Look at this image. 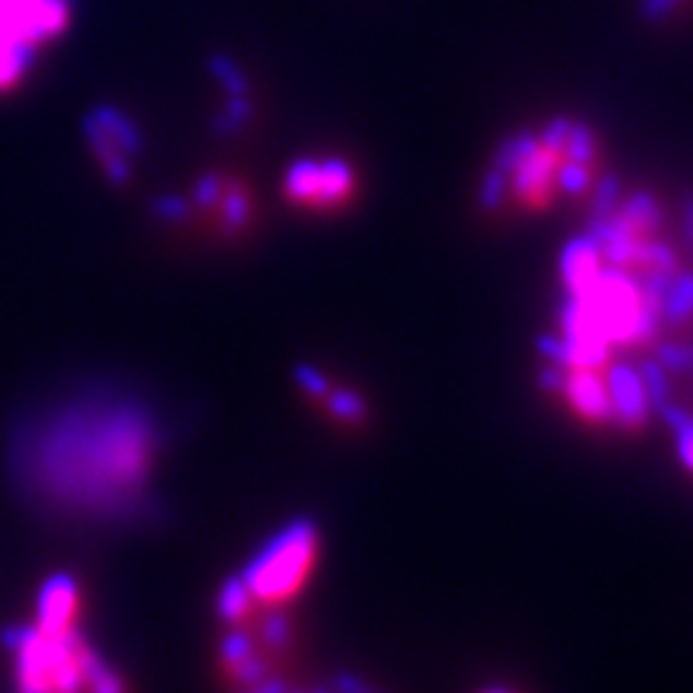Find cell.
Here are the masks:
<instances>
[{
    "label": "cell",
    "mask_w": 693,
    "mask_h": 693,
    "mask_svg": "<svg viewBox=\"0 0 693 693\" xmlns=\"http://www.w3.org/2000/svg\"><path fill=\"white\" fill-rule=\"evenodd\" d=\"M601 267H604V258H601L596 240L587 232L573 237L561 251V263H557L566 295H578L580 290H587L592 278L601 272Z\"/></svg>",
    "instance_id": "cell-10"
},
{
    "label": "cell",
    "mask_w": 693,
    "mask_h": 693,
    "mask_svg": "<svg viewBox=\"0 0 693 693\" xmlns=\"http://www.w3.org/2000/svg\"><path fill=\"white\" fill-rule=\"evenodd\" d=\"M324 408L330 413L332 420L341 422V425H364L367 416H371V404L359 390L353 387H332L330 394L324 396Z\"/></svg>",
    "instance_id": "cell-12"
},
{
    "label": "cell",
    "mask_w": 693,
    "mask_h": 693,
    "mask_svg": "<svg viewBox=\"0 0 693 693\" xmlns=\"http://www.w3.org/2000/svg\"><path fill=\"white\" fill-rule=\"evenodd\" d=\"M70 0H0V96L24 84L38 56L67 33Z\"/></svg>",
    "instance_id": "cell-3"
},
{
    "label": "cell",
    "mask_w": 693,
    "mask_h": 693,
    "mask_svg": "<svg viewBox=\"0 0 693 693\" xmlns=\"http://www.w3.org/2000/svg\"><path fill=\"white\" fill-rule=\"evenodd\" d=\"M93 154L116 186L130 179V160L139 154V128L119 110H98L87 125Z\"/></svg>",
    "instance_id": "cell-6"
},
{
    "label": "cell",
    "mask_w": 693,
    "mask_h": 693,
    "mask_svg": "<svg viewBox=\"0 0 693 693\" xmlns=\"http://www.w3.org/2000/svg\"><path fill=\"white\" fill-rule=\"evenodd\" d=\"M485 693H508V691H501V688H492V691H485Z\"/></svg>",
    "instance_id": "cell-28"
},
{
    "label": "cell",
    "mask_w": 693,
    "mask_h": 693,
    "mask_svg": "<svg viewBox=\"0 0 693 693\" xmlns=\"http://www.w3.org/2000/svg\"><path fill=\"white\" fill-rule=\"evenodd\" d=\"M243 693H290L283 679H260L258 685H249Z\"/></svg>",
    "instance_id": "cell-26"
},
{
    "label": "cell",
    "mask_w": 693,
    "mask_h": 693,
    "mask_svg": "<svg viewBox=\"0 0 693 693\" xmlns=\"http://www.w3.org/2000/svg\"><path fill=\"white\" fill-rule=\"evenodd\" d=\"M668 371H661V364L650 362L645 364V371H642V381H645V390H647V402L661 408V404L668 402Z\"/></svg>",
    "instance_id": "cell-21"
},
{
    "label": "cell",
    "mask_w": 693,
    "mask_h": 693,
    "mask_svg": "<svg viewBox=\"0 0 693 693\" xmlns=\"http://www.w3.org/2000/svg\"><path fill=\"white\" fill-rule=\"evenodd\" d=\"M260 638H263V645H267L269 650H283V647L292 642L290 619L283 613L269 615V619L260 624Z\"/></svg>",
    "instance_id": "cell-20"
},
{
    "label": "cell",
    "mask_w": 693,
    "mask_h": 693,
    "mask_svg": "<svg viewBox=\"0 0 693 693\" xmlns=\"http://www.w3.org/2000/svg\"><path fill=\"white\" fill-rule=\"evenodd\" d=\"M677 434V448H679V457L685 462L688 471H693V420L685 422V425L673 431Z\"/></svg>",
    "instance_id": "cell-23"
},
{
    "label": "cell",
    "mask_w": 693,
    "mask_h": 693,
    "mask_svg": "<svg viewBox=\"0 0 693 693\" xmlns=\"http://www.w3.org/2000/svg\"><path fill=\"white\" fill-rule=\"evenodd\" d=\"M315 693H332V691H315Z\"/></svg>",
    "instance_id": "cell-29"
},
{
    "label": "cell",
    "mask_w": 693,
    "mask_h": 693,
    "mask_svg": "<svg viewBox=\"0 0 693 693\" xmlns=\"http://www.w3.org/2000/svg\"><path fill=\"white\" fill-rule=\"evenodd\" d=\"M295 693H301V691H295Z\"/></svg>",
    "instance_id": "cell-30"
},
{
    "label": "cell",
    "mask_w": 693,
    "mask_h": 693,
    "mask_svg": "<svg viewBox=\"0 0 693 693\" xmlns=\"http://www.w3.org/2000/svg\"><path fill=\"white\" fill-rule=\"evenodd\" d=\"M251 654H255V633L249 627H232V633L223 638V647H220L223 668H234L237 661L249 659Z\"/></svg>",
    "instance_id": "cell-15"
},
{
    "label": "cell",
    "mask_w": 693,
    "mask_h": 693,
    "mask_svg": "<svg viewBox=\"0 0 693 693\" xmlns=\"http://www.w3.org/2000/svg\"><path fill=\"white\" fill-rule=\"evenodd\" d=\"M251 610H255V598H251L249 587L243 584L240 575H234L228 578L223 587H220V596H218V615L226 624H243V621L249 619Z\"/></svg>",
    "instance_id": "cell-13"
},
{
    "label": "cell",
    "mask_w": 693,
    "mask_h": 693,
    "mask_svg": "<svg viewBox=\"0 0 693 693\" xmlns=\"http://www.w3.org/2000/svg\"><path fill=\"white\" fill-rule=\"evenodd\" d=\"M160 445V422L139 399L84 396L21 431L12 466L47 506L121 520L142 512Z\"/></svg>",
    "instance_id": "cell-1"
},
{
    "label": "cell",
    "mask_w": 693,
    "mask_h": 693,
    "mask_svg": "<svg viewBox=\"0 0 693 693\" xmlns=\"http://www.w3.org/2000/svg\"><path fill=\"white\" fill-rule=\"evenodd\" d=\"M693 315V274H685L682 269L677 278L670 281L665 298H661V318L670 324H685Z\"/></svg>",
    "instance_id": "cell-14"
},
{
    "label": "cell",
    "mask_w": 693,
    "mask_h": 693,
    "mask_svg": "<svg viewBox=\"0 0 693 693\" xmlns=\"http://www.w3.org/2000/svg\"><path fill=\"white\" fill-rule=\"evenodd\" d=\"M220 218V226L226 234H237L251 223V197L249 188L237 183V179H228L226 191L220 197V202L214 205Z\"/></svg>",
    "instance_id": "cell-11"
},
{
    "label": "cell",
    "mask_w": 693,
    "mask_h": 693,
    "mask_svg": "<svg viewBox=\"0 0 693 693\" xmlns=\"http://www.w3.org/2000/svg\"><path fill=\"white\" fill-rule=\"evenodd\" d=\"M295 381H298L301 390H304L309 399H315V402H324V396L332 390V381L327 379L318 367H313V364H298V367H295Z\"/></svg>",
    "instance_id": "cell-18"
},
{
    "label": "cell",
    "mask_w": 693,
    "mask_h": 693,
    "mask_svg": "<svg viewBox=\"0 0 693 693\" xmlns=\"http://www.w3.org/2000/svg\"><path fill=\"white\" fill-rule=\"evenodd\" d=\"M336 691L339 693H373L371 688L364 685L359 677H353V673H339V677H336Z\"/></svg>",
    "instance_id": "cell-25"
},
{
    "label": "cell",
    "mask_w": 693,
    "mask_h": 693,
    "mask_svg": "<svg viewBox=\"0 0 693 693\" xmlns=\"http://www.w3.org/2000/svg\"><path fill=\"white\" fill-rule=\"evenodd\" d=\"M557 394L564 396L575 416L589 425H613V402H610V390H607V379L601 376V371L569 367L564 371Z\"/></svg>",
    "instance_id": "cell-7"
},
{
    "label": "cell",
    "mask_w": 693,
    "mask_h": 693,
    "mask_svg": "<svg viewBox=\"0 0 693 693\" xmlns=\"http://www.w3.org/2000/svg\"><path fill=\"white\" fill-rule=\"evenodd\" d=\"M659 362L668 371H691L693 350L691 346H659Z\"/></svg>",
    "instance_id": "cell-22"
},
{
    "label": "cell",
    "mask_w": 693,
    "mask_h": 693,
    "mask_svg": "<svg viewBox=\"0 0 693 693\" xmlns=\"http://www.w3.org/2000/svg\"><path fill=\"white\" fill-rule=\"evenodd\" d=\"M226 673L232 677V682H237V685H243V688L258 685L260 679L269 677V661L263 659V656L251 654L249 659L237 661V665H234V668H228Z\"/></svg>",
    "instance_id": "cell-19"
},
{
    "label": "cell",
    "mask_w": 693,
    "mask_h": 693,
    "mask_svg": "<svg viewBox=\"0 0 693 693\" xmlns=\"http://www.w3.org/2000/svg\"><path fill=\"white\" fill-rule=\"evenodd\" d=\"M321 532L309 517H298L281 529L251 557L240 578L260 604H283L298 596L318 555Z\"/></svg>",
    "instance_id": "cell-4"
},
{
    "label": "cell",
    "mask_w": 693,
    "mask_h": 693,
    "mask_svg": "<svg viewBox=\"0 0 693 693\" xmlns=\"http://www.w3.org/2000/svg\"><path fill=\"white\" fill-rule=\"evenodd\" d=\"M575 116H552L540 128L517 130L494 151V174H501L506 186V202H517L529 211H543L561 200L557 174L566 156V139L573 130ZM573 162V160H569Z\"/></svg>",
    "instance_id": "cell-2"
},
{
    "label": "cell",
    "mask_w": 693,
    "mask_h": 693,
    "mask_svg": "<svg viewBox=\"0 0 693 693\" xmlns=\"http://www.w3.org/2000/svg\"><path fill=\"white\" fill-rule=\"evenodd\" d=\"M607 390L613 402V425L621 431H642L647 422V390L642 381V373L633 371L630 364H619L607 371Z\"/></svg>",
    "instance_id": "cell-8"
},
{
    "label": "cell",
    "mask_w": 693,
    "mask_h": 693,
    "mask_svg": "<svg viewBox=\"0 0 693 693\" xmlns=\"http://www.w3.org/2000/svg\"><path fill=\"white\" fill-rule=\"evenodd\" d=\"M685 214H688V237H691V243H693V202L688 205Z\"/></svg>",
    "instance_id": "cell-27"
},
{
    "label": "cell",
    "mask_w": 693,
    "mask_h": 693,
    "mask_svg": "<svg viewBox=\"0 0 693 693\" xmlns=\"http://www.w3.org/2000/svg\"><path fill=\"white\" fill-rule=\"evenodd\" d=\"M226 183L228 177H223V174H205V177L197 179V186H193V205L202 211H214V205L220 202V197H223V191H226Z\"/></svg>",
    "instance_id": "cell-17"
},
{
    "label": "cell",
    "mask_w": 693,
    "mask_h": 693,
    "mask_svg": "<svg viewBox=\"0 0 693 693\" xmlns=\"http://www.w3.org/2000/svg\"><path fill=\"white\" fill-rule=\"evenodd\" d=\"M156 211L171 223H179V220L188 218V202L179 200V197H165V200H160Z\"/></svg>",
    "instance_id": "cell-24"
},
{
    "label": "cell",
    "mask_w": 693,
    "mask_h": 693,
    "mask_svg": "<svg viewBox=\"0 0 693 693\" xmlns=\"http://www.w3.org/2000/svg\"><path fill=\"white\" fill-rule=\"evenodd\" d=\"M211 73L223 84L228 96H246L249 93V79H246L240 67L234 64L232 58H214L211 61Z\"/></svg>",
    "instance_id": "cell-16"
},
{
    "label": "cell",
    "mask_w": 693,
    "mask_h": 693,
    "mask_svg": "<svg viewBox=\"0 0 693 693\" xmlns=\"http://www.w3.org/2000/svg\"><path fill=\"white\" fill-rule=\"evenodd\" d=\"M355 171L344 156H301L283 174V197L309 211H336L353 200Z\"/></svg>",
    "instance_id": "cell-5"
},
{
    "label": "cell",
    "mask_w": 693,
    "mask_h": 693,
    "mask_svg": "<svg viewBox=\"0 0 693 693\" xmlns=\"http://www.w3.org/2000/svg\"><path fill=\"white\" fill-rule=\"evenodd\" d=\"M79 607V587L70 575H56L49 578L40 589L38 601V624L35 630L47 636H61L67 630H73V615Z\"/></svg>",
    "instance_id": "cell-9"
}]
</instances>
